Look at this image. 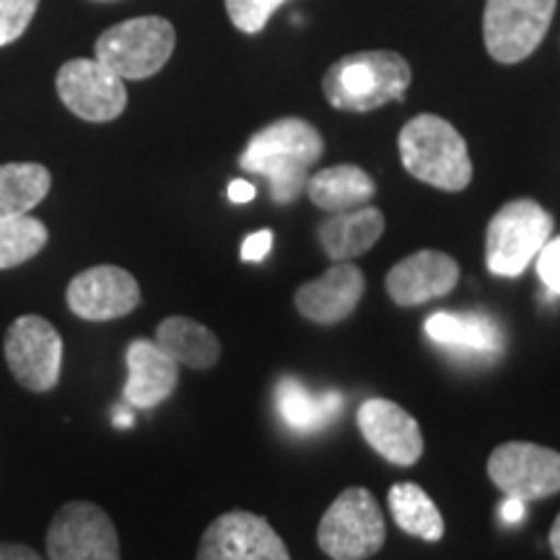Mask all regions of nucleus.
<instances>
[{
  "label": "nucleus",
  "instance_id": "nucleus-1",
  "mask_svg": "<svg viewBox=\"0 0 560 560\" xmlns=\"http://www.w3.org/2000/svg\"><path fill=\"white\" fill-rule=\"evenodd\" d=\"M325 153V140L312 122L283 117L265 125L247 140L240 166L268 182L270 198L278 206H291L306 190L312 166Z\"/></svg>",
  "mask_w": 560,
  "mask_h": 560
},
{
  "label": "nucleus",
  "instance_id": "nucleus-2",
  "mask_svg": "<svg viewBox=\"0 0 560 560\" xmlns=\"http://www.w3.org/2000/svg\"><path fill=\"white\" fill-rule=\"evenodd\" d=\"M410 81L412 70L402 55L366 50L332 62L322 79V91L335 109L371 112L389 102H402Z\"/></svg>",
  "mask_w": 560,
  "mask_h": 560
},
{
  "label": "nucleus",
  "instance_id": "nucleus-3",
  "mask_svg": "<svg viewBox=\"0 0 560 560\" xmlns=\"http://www.w3.org/2000/svg\"><path fill=\"white\" fill-rule=\"evenodd\" d=\"M402 166L410 177L444 192H462L472 182L465 138L439 115H418L397 136Z\"/></svg>",
  "mask_w": 560,
  "mask_h": 560
},
{
  "label": "nucleus",
  "instance_id": "nucleus-4",
  "mask_svg": "<svg viewBox=\"0 0 560 560\" xmlns=\"http://www.w3.org/2000/svg\"><path fill=\"white\" fill-rule=\"evenodd\" d=\"M556 221L537 200L520 198L495 210L486 231V265L495 278H520L548 244Z\"/></svg>",
  "mask_w": 560,
  "mask_h": 560
},
{
  "label": "nucleus",
  "instance_id": "nucleus-5",
  "mask_svg": "<svg viewBox=\"0 0 560 560\" xmlns=\"http://www.w3.org/2000/svg\"><path fill=\"white\" fill-rule=\"evenodd\" d=\"M387 540V524L369 488H346L317 527V545L332 560H366Z\"/></svg>",
  "mask_w": 560,
  "mask_h": 560
},
{
  "label": "nucleus",
  "instance_id": "nucleus-6",
  "mask_svg": "<svg viewBox=\"0 0 560 560\" xmlns=\"http://www.w3.org/2000/svg\"><path fill=\"white\" fill-rule=\"evenodd\" d=\"M177 45L172 21L138 16L112 26L96 39V60L122 81H143L166 66Z\"/></svg>",
  "mask_w": 560,
  "mask_h": 560
},
{
  "label": "nucleus",
  "instance_id": "nucleus-7",
  "mask_svg": "<svg viewBox=\"0 0 560 560\" xmlns=\"http://www.w3.org/2000/svg\"><path fill=\"white\" fill-rule=\"evenodd\" d=\"M558 0H488L482 39L495 62L516 66L540 47Z\"/></svg>",
  "mask_w": 560,
  "mask_h": 560
},
{
  "label": "nucleus",
  "instance_id": "nucleus-8",
  "mask_svg": "<svg viewBox=\"0 0 560 560\" xmlns=\"http://www.w3.org/2000/svg\"><path fill=\"white\" fill-rule=\"evenodd\" d=\"M488 478L506 499H550L560 493V452L532 441H506L490 452Z\"/></svg>",
  "mask_w": 560,
  "mask_h": 560
},
{
  "label": "nucleus",
  "instance_id": "nucleus-9",
  "mask_svg": "<svg viewBox=\"0 0 560 560\" xmlns=\"http://www.w3.org/2000/svg\"><path fill=\"white\" fill-rule=\"evenodd\" d=\"M62 338L52 322L39 314H24L9 327L3 340L5 363L13 380L30 392L58 387L62 371Z\"/></svg>",
  "mask_w": 560,
  "mask_h": 560
},
{
  "label": "nucleus",
  "instance_id": "nucleus-10",
  "mask_svg": "<svg viewBox=\"0 0 560 560\" xmlns=\"http://www.w3.org/2000/svg\"><path fill=\"white\" fill-rule=\"evenodd\" d=\"M50 560H122L115 522L91 501H70L58 509L47 529Z\"/></svg>",
  "mask_w": 560,
  "mask_h": 560
},
{
  "label": "nucleus",
  "instance_id": "nucleus-11",
  "mask_svg": "<svg viewBox=\"0 0 560 560\" xmlns=\"http://www.w3.org/2000/svg\"><path fill=\"white\" fill-rule=\"evenodd\" d=\"M55 89L60 102L86 122H112L128 107L125 81L96 58L68 60L58 70Z\"/></svg>",
  "mask_w": 560,
  "mask_h": 560
},
{
  "label": "nucleus",
  "instance_id": "nucleus-12",
  "mask_svg": "<svg viewBox=\"0 0 560 560\" xmlns=\"http://www.w3.org/2000/svg\"><path fill=\"white\" fill-rule=\"evenodd\" d=\"M195 560H291V552L265 516L229 511L202 532Z\"/></svg>",
  "mask_w": 560,
  "mask_h": 560
},
{
  "label": "nucleus",
  "instance_id": "nucleus-13",
  "mask_svg": "<svg viewBox=\"0 0 560 560\" xmlns=\"http://www.w3.org/2000/svg\"><path fill=\"white\" fill-rule=\"evenodd\" d=\"M68 310L86 322L128 317L140 304V285L117 265H96L75 276L66 291Z\"/></svg>",
  "mask_w": 560,
  "mask_h": 560
},
{
  "label": "nucleus",
  "instance_id": "nucleus-14",
  "mask_svg": "<svg viewBox=\"0 0 560 560\" xmlns=\"http://www.w3.org/2000/svg\"><path fill=\"white\" fill-rule=\"evenodd\" d=\"M355 423L371 450L389 465L412 467L423 457V431H420L418 420L397 402L384 400V397H369L355 412Z\"/></svg>",
  "mask_w": 560,
  "mask_h": 560
},
{
  "label": "nucleus",
  "instance_id": "nucleus-15",
  "mask_svg": "<svg viewBox=\"0 0 560 560\" xmlns=\"http://www.w3.org/2000/svg\"><path fill=\"white\" fill-rule=\"evenodd\" d=\"M459 283V265L439 249H420L387 272L384 289L397 306H420L450 296Z\"/></svg>",
  "mask_w": 560,
  "mask_h": 560
},
{
  "label": "nucleus",
  "instance_id": "nucleus-16",
  "mask_svg": "<svg viewBox=\"0 0 560 560\" xmlns=\"http://www.w3.org/2000/svg\"><path fill=\"white\" fill-rule=\"evenodd\" d=\"M366 278L363 270L353 262H335L317 280H310L293 293V304L304 319L314 325H338L359 310Z\"/></svg>",
  "mask_w": 560,
  "mask_h": 560
},
{
  "label": "nucleus",
  "instance_id": "nucleus-17",
  "mask_svg": "<svg viewBox=\"0 0 560 560\" xmlns=\"http://www.w3.org/2000/svg\"><path fill=\"white\" fill-rule=\"evenodd\" d=\"M128 361V382L122 400L130 408L151 410L170 400L179 384V363L156 346V340H132L125 353Z\"/></svg>",
  "mask_w": 560,
  "mask_h": 560
},
{
  "label": "nucleus",
  "instance_id": "nucleus-18",
  "mask_svg": "<svg viewBox=\"0 0 560 560\" xmlns=\"http://www.w3.org/2000/svg\"><path fill=\"white\" fill-rule=\"evenodd\" d=\"M423 330L436 346L472 359H495L506 348L501 325L482 312H433Z\"/></svg>",
  "mask_w": 560,
  "mask_h": 560
},
{
  "label": "nucleus",
  "instance_id": "nucleus-19",
  "mask_svg": "<svg viewBox=\"0 0 560 560\" xmlns=\"http://www.w3.org/2000/svg\"><path fill=\"white\" fill-rule=\"evenodd\" d=\"M272 400H276L278 418L283 420L285 429L301 436H312V433L325 431L332 425L342 412V395L338 389L314 392L304 382L283 376L272 389Z\"/></svg>",
  "mask_w": 560,
  "mask_h": 560
},
{
  "label": "nucleus",
  "instance_id": "nucleus-20",
  "mask_svg": "<svg viewBox=\"0 0 560 560\" xmlns=\"http://www.w3.org/2000/svg\"><path fill=\"white\" fill-rule=\"evenodd\" d=\"M384 234V213L374 206H361L327 215L317 229L322 252L332 262H350L366 255Z\"/></svg>",
  "mask_w": 560,
  "mask_h": 560
},
{
  "label": "nucleus",
  "instance_id": "nucleus-21",
  "mask_svg": "<svg viewBox=\"0 0 560 560\" xmlns=\"http://www.w3.org/2000/svg\"><path fill=\"white\" fill-rule=\"evenodd\" d=\"M304 192L317 208L327 213H340V210L369 206L376 195V182L361 166L338 164L310 174Z\"/></svg>",
  "mask_w": 560,
  "mask_h": 560
},
{
  "label": "nucleus",
  "instance_id": "nucleus-22",
  "mask_svg": "<svg viewBox=\"0 0 560 560\" xmlns=\"http://www.w3.org/2000/svg\"><path fill=\"white\" fill-rule=\"evenodd\" d=\"M156 346L182 366L213 369L221 359V340L213 330L190 317H166L156 327Z\"/></svg>",
  "mask_w": 560,
  "mask_h": 560
},
{
  "label": "nucleus",
  "instance_id": "nucleus-23",
  "mask_svg": "<svg viewBox=\"0 0 560 560\" xmlns=\"http://www.w3.org/2000/svg\"><path fill=\"white\" fill-rule=\"evenodd\" d=\"M392 520L405 535L420 537L425 542H441L444 537V516L429 493L416 482H395L387 495Z\"/></svg>",
  "mask_w": 560,
  "mask_h": 560
},
{
  "label": "nucleus",
  "instance_id": "nucleus-24",
  "mask_svg": "<svg viewBox=\"0 0 560 560\" xmlns=\"http://www.w3.org/2000/svg\"><path fill=\"white\" fill-rule=\"evenodd\" d=\"M52 177L47 166L21 161L0 166V221L26 215L50 192Z\"/></svg>",
  "mask_w": 560,
  "mask_h": 560
},
{
  "label": "nucleus",
  "instance_id": "nucleus-25",
  "mask_svg": "<svg viewBox=\"0 0 560 560\" xmlns=\"http://www.w3.org/2000/svg\"><path fill=\"white\" fill-rule=\"evenodd\" d=\"M47 240H50L47 226L39 219H32L30 213L3 219L0 221V270L30 262L45 249Z\"/></svg>",
  "mask_w": 560,
  "mask_h": 560
},
{
  "label": "nucleus",
  "instance_id": "nucleus-26",
  "mask_svg": "<svg viewBox=\"0 0 560 560\" xmlns=\"http://www.w3.org/2000/svg\"><path fill=\"white\" fill-rule=\"evenodd\" d=\"M285 0H226V13L231 24L244 34H257L268 26L272 13H276Z\"/></svg>",
  "mask_w": 560,
  "mask_h": 560
},
{
  "label": "nucleus",
  "instance_id": "nucleus-27",
  "mask_svg": "<svg viewBox=\"0 0 560 560\" xmlns=\"http://www.w3.org/2000/svg\"><path fill=\"white\" fill-rule=\"evenodd\" d=\"M39 0H0V47L16 42L30 30Z\"/></svg>",
  "mask_w": 560,
  "mask_h": 560
},
{
  "label": "nucleus",
  "instance_id": "nucleus-28",
  "mask_svg": "<svg viewBox=\"0 0 560 560\" xmlns=\"http://www.w3.org/2000/svg\"><path fill=\"white\" fill-rule=\"evenodd\" d=\"M537 276L550 296H560V236H550L548 244L535 257Z\"/></svg>",
  "mask_w": 560,
  "mask_h": 560
},
{
  "label": "nucleus",
  "instance_id": "nucleus-29",
  "mask_svg": "<svg viewBox=\"0 0 560 560\" xmlns=\"http://www.w3.org/2000/svg\"><path fill=\"white\" fill-rule=\"evenodd\" d=\"M270 249H272V231L270 229L255 231V234H249L242 244V260L244 262H262L265 257L270 255Z\"/></svg>",
  "mask_w": 560,
  "mask_h": 560
},
{
  "label": "nucleus",
  "instance_id": "nucleus-30",
  "mask_svg": "<svg viewBox=\"0 0 560 560\" xmlns=\"http://www.w3.org/2000/svg\"><path fill=\"white\" fill-rule=\"evenodd\" d=\"M0 560H42L37 550L21 542H0Z\"/></svg>",
  "mask_w": 560,
  "mask_h": 560
},
{
  "label": "nucleus",
  "instance_id": "nucleus-31",
  "mask_svg": "<svg viewBox=\"0 0 560 560\" xmlns=\"http://www.w3.org/2000/svg\"><path fill=\"white\" fill-rule=\"evenodd\" d=\"M524 516H527V503L520 501V499H506V495H503L501 520L506 524H520Z\"/></svg>",
  "mask_w": 560,
  "mask_h": 560
},
{
  "label": "nucleus",
  "instance_id": "nucleus-32",
  "mask_svg": "<svg viewBox=\"0 0 560 560\" xmlns=\"http://www.w3.org/2000/svg\"><path fill=\"white\" fill-rule=\"evenodd\" d=\"M257 198V187L247 179H234L229 185V200L231 202H249Z\"/></svg>",
  "mask_w": 560,
  "mask_h": 560
},
{
  "label": "nucleus",
  "instance_id": "nucleus-33",
  "mask_svg": "<svg viewBox=\"0 0 560 560\" xmlns=\"http://www.w3.org/2000/svg\"><path fill=\"white\" fill-rule=\"evenodd\" d=\"M112 423L117 425V429H130L132 425V410L130 405L122 400V405H117L115 410H112Z\"/></svg>",
  "mask_w": 560,
  "mask_h": 560
},
{
  "label": "nucleus",
  "instance_id": "nucleus-34",
  "mask_svg": "<svg viewBox=\"0 0 560 560\" xmlns=\"http://www.w3.org/2000/svg\"><path fill=\"white\" fill-rule=\"evenodd\" d=\"M548 542H550V550L552 556L560 560V514L556 516V522H552L550 527V535H548Z\"/></svg>",
  "mask_w": 560,
  "mask_h": 560
},
{
  "label": "nucleus",
  "instance_id": "nucleus-35",
  "mask_svg": "<svg viewBox=\"0 0 560 560\" xmlns=\"http://www.w3.org/2000/svg\"><path fill=\"white\" fill-rule=\"evenodd\" d=\"M100 3H112V0H100Z\"/></svg>",
  "mask_w": 560,
  "mask_h": 560
}]
</instances>
